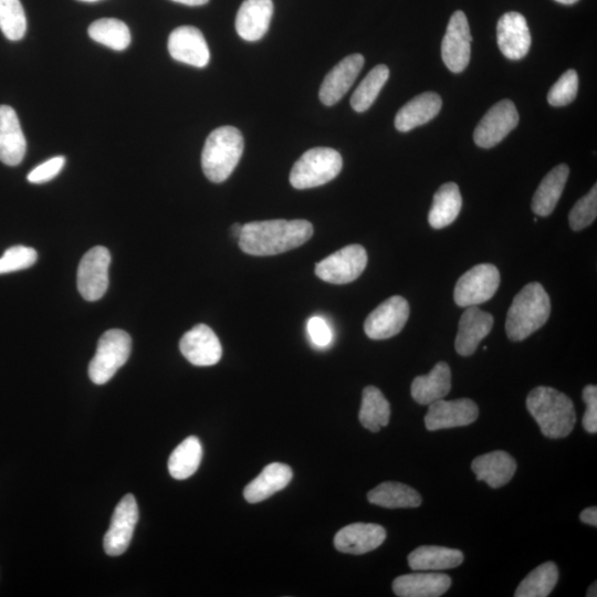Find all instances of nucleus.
Returning a JSON list of instances; mask_svg holds the SVG:
<instances>
[{
	"mask_svg": "<svg viewBox=\"0 0 597 597\" xmlns=\"http://www.w3.org/2000/svg\"><path fill=\"white\" fill-rule=\"evenodd\" d=\"M37 259V251L33 248L25 246L9 248L5 251L4 256L0 258V275L33 267Z\"/></svg>",
	"mask_w": 597,
	"mask_h": 597,
	"instance_id": "40",
	"label": "nucleus"
},
{
	"mask_svg": "<svg viewBox=\"0 0 597 597\" xmlns=\"http://www.w3.org/2000/svg\"><path fill=\"white\" fill-rule=\"evenodd\" d=\"M169 51L174 60L196 68L206 67L211 59V52L202 31L192 26H183L172 31Z\"/></svg>",
	"mask_w": 597,
	"mask_h": 597,
	"instance_id": "16",
	"label": "nucleus"
},
{
	"mask_svg": "<svg viewBox=\"0 0 597 597\" xmlns=\"http://www.w3.org/2000/svg\"><path fill=\"white\" fill-rule=\"evenodd\" d=\"M389 78L390 69L385 65L372 69L353 93L351 98L353 110L359 113L369 110Z\"/></svg>",
	"mask_w": 597,
	"mask_h": 597,
	"instance_id": "36",
	"label": "nucleus"
},
{
	"mask_svg": "<svg viewBox=\"0 0 597 597\" xmlns=\"http://www.w3.org/2000/svg\"><path fill=\"white\" fill-rule=\"evenodd\" d=\"M26 150L27 142L16 111L0 106V161L17 166L23 162Z\"/></svg>",
	"mask_w": 597,
	"mask_h": 597,
	"instance_id": "21",
	"label": "nucleus"
},
{
	"mask_svg": "<svg viewBox=\"0 0 597 597\" xmlns=\"http://www.w3.org/2000/svg\"><path fill=\"white\" fill-rule=\"evenodd\" d=\"M184 358L196 366H212L222 359L223 348L215 332L206 324H197L180 342Z\"/></svg>",
	"mask_w": 597,
	"mask_h": 597,
	"instance_id": "15",
	"label": "nucleus"
},
{
	"mask_svg": "<svg viewBox=\"0 0 597 597\" xmlns=\"http://www.w3.org/2000/svg\"><path fill=\"white\" fill-rule=\"evenodd\" d=\"M463 198L459 187L455 183H446L436 192L428 222L435 229H443L452 225L460 211H462Z\"/></svg>",
	"mask_w": 597,
	"mask_h": 597,
	"instance_id": "30",
	"label": "nucleus"
},
{
	"mask_svg": "<svg viewBox=\"0 0 597 597\" xmlns=\"http://www.w3.org/2000/svg\"><path fill=\"white\" fill-rule=\"evenodd\" d=\"M519 113L510 100H502L495 104L477 125L474 133L475 143L479 148L491 149L517 128Z\"/></svg>",
	"mask_w": 597,
	"mask_h": 597,
	"instance_id": "10",
	"label": "nucleus"
},
{
	"mask_svg": "<svg viewBox=\"0 0 597 597\" xmlns=\"http://www.w3.org/2000/svg\"><path fill=\"white\" fill-rule=\"evenodd\" d=\"M470 27L462 10L450 18L442 43V58L446 67L454 72H463L469 65L471 55Z\"/></svg>",
	"mask_w": 597,
	"mask_h": 597,
	"instance_id": "13",
	"label": "nucleus"
},
{
	"mask_svg": "<svg viewBox=\"0 0 597 597\" xmlns=\"http://www.w3.org/2000/svg\"><path fill=\"white\" fill-rule=\"evenodd\" d=\"M499 286L500 272L496 266H475L457 282L454 292L456 305L462 308L479 306L494 297Z\"/></svg>",
	"mask_w": 597,
	"mask_h": 597,
	"instance_id": "7",
	"label": "nucleus"
},
{
	"mask_svg": "<svg viewBox=\"0 0 597 597\" xmlns=\"http://www.w3.org/2000/svg\"><path fill=\"white\" fill-rule=\"evenodd\" d=\"M0 30L12 41L25 37L27 18L20 0H0Z\"/></svg>",
	"mask_w": 597,
	"mask_h": 597,
	"instance_id": "37",
	"label": "nucleus"
},
{
	"mask_svg": "<svg viewBox=\"0 0 597 597\" xmlns=\"http://www.w3.org/2000/svg\"><path fill=\"white\" fill-rule=\"evenodd\" d=\"M494 317L477 306L468 307L459 321L455 348L459 355H473L494 328Z\"/></svg>",
	"mask_w": 597,
	"mask_h": 597,
	"instance_id": "20",
	"label": "nucleus"
},
{
	"mask_svg": "<svg viewBox=\"0 0 597 597\" xmlns=\"http://www.w3.org/2000/svg\"><path fill=\"white\" fill-rule=\"evenodd\" d=\"M343 160L338 151L316 148L303 154L293 165L290 183L297 190L318 187L334 180L342 171Z\"/></svg>",
	"mask_w": 597,
	"mask_h": 597,
	"instance_id": "5",
	"label": "nucleus"
},
{
	"mask_svg": "<svg viewBox=\"0 0 597 597\" xmlns=\"http://www.w3.org/2000/svg\"><path fill=\"white\" fill-rule=\"evenodd\" d=\"M368 265V253L360 245L344 247L320 261L316 275L333 285H345L358 279Z\"/></svg>",
	"mask_w": 597,
	"mask_h": 597,
	"instance_id": "8",
	"label": "nucleus"
},
{
	"mask_svg": "<svg viewBox=\"0 0 597 597\" xmlns=\"http://www.w3.org/2000/svg\"><path fill=\"white\" fill-rule=\"evenodd\" d=\"M203 447L195 436L185 439L178 445L169 459V471L177 480L192 477L202 463Z\"/></svg>",
	"mask_w": 597,
	"mask_h": 597,
	"instance_id": "33",
	"label": "nucleus"
},
{
	"mask_svg": "<svg viewBox=\"0 0 597 597\" xmlns=\"http://www.w3.org/2000/svg\"><path fill=\"white\" fill-rule=\"evenodd\" d=\"M550 297L539 282H531L513 299L507 314L506 331L513 342L527 339L550 318Z\"/></svg>",
	"mask_w": 597,
	"mask_h": 597,
	"instance_id": "3",
	"label": "nucleus"
},
{
	"mask_svg": "<svg viewBox=\"0 0 597 597\" xmlns=\"http://www.w3.org/2000/svg\"><path fill=\"white\" fill-rule=\"evenodd\" d=\"M359 418L362 426L372 433H379L382 427L389 425L391 406L377 387H365Z\"/></svg>",
	"mask_w": 597,
	"mask_h": 597,
	"instance_id": "32",
	"label": "nucleus"
},
{
	"mask_svg": "<svg viewBox=\"0 0 597 597\" xmlns=\"http://www.w3.org/2000/svg\"><path fill=\"white\" fill-rule=\"evenodd\" d=\"M464 562V554L456 549L424 546L408 555V564L413 571L435 572L455 569Z\"/></svg>",
	"mask_w": 597,
	"mask_h": 597,
	"instance_id": "29",
	"label": "nucleus"
},
{
	"mask_svg": "<svg viewBox=\"0 0 597 597\" xmlns=\"http://www.w3.org/2000/svg\"><path fill=\"white\" fill-rule=\"evenodd\" d=\"M111 254L108 248L97 246L82 257L77 284L80 295L87 301H98L109 288Z\"/></svg>",
	"mask_w": 597,
	"mask_h": 597,
	"instance_id": "9",
	"label": "nucleus"
},
{
	"mask_svg": "<svg viewBox=\"0 0 597 597\" xmlns=\"http://www.w3.org/2000/svg\"><path fill=\"white\" fill-rule=\"evenodd\" d=\"M79 2L96 3V2H99V0H79Z\"/></svg>",
	"mask_w": 597,
	"mask_h": 597,
	"instance_id": "49",
	"label": "nucleus"
},
{
	"mask_svg": "<svg viewBox=\"0 0 597 597\" xmlns=\"http://www.w3.org/2000/svg\"><path fill=\"white\" fill-rule=\"evenodd\" d=\"M131 349L132 340L127 332L113 329L104 333L89 365L90 380L97 385L108 383L127 363Z\"/></svg>",
	"mask_w": 597,
	"mask_h": 597,
	"instance_id": "6",
	"label": "nucleus"
},
{
	"mask_svg": "<svg viewBox=\"0 0 597 597\" xmlns=\"http://www.w3.org/2000/svg\"><path fill=\"white\" fill-rule=\"evenodd\" d=\"M292 477V469L288 465L270 464L246 486L244 497L249 504H258L285 489L290 484Z\"/></svg>",
	"mask_w": 597,
	"mask_h": 597,
	"instance_id": "27",
	"label": "nucleus"
},
{
	"mask_svg": "<svg viewBox=\"0 0 597 597\" xmlns=\"http://www.w3.org/2000/svg\"><path fill=\"white\" fill-rule=\"evenodd\" d=\"M139 521V507L133 495L124 496L113 512L110 529L104 536V551L110 557H119L129 549Z\"/></svg>",
	"mask_w": 597,
	"mask_h": 597,
	"instance_id": "11",
	"label": "nucleus"
},
{
	"mask_svg": "<svg viewBox=\"0 0 597 597\" xmlns=\"http://www.w3.org/2000/svg\"><path fill=\"white\" fill-rule=\"evenodd\" d=\"M471 469L480 481H485L491 488L504 487L515 476L517 463L515 458L502 450L475 458Z\"/></svg>",
	"mask_w": 597,
	"mask_h": 597,
	"instance_id": "25",
	"label": "nucleus"
},
{
	"mask_svg": "<svg viewBox=\"0 0 597 597\" xmlns=\"http://www.w3.org/2000/svg\"><path fill=\"white\" fill-rule=\"evenodd\" d=\"M597 216V186L594 185L590 193L574 205L569 215V223L574 232H580L589 227Z\"/></svg>",
	"mask_w": 597,
	"mask_h": 597,
	"instance_id": "39",
	"label": "nucleus"
},
{
	"mask_svg": "<svg viewBox=\"0 0 597 597\" xmlns=\"http://www.w3.org/2000/svg\"><path fill=\"white\" fill-rule=\"evenodd\" d=\"M364 57L359 54L344 58L324 78L320 89V100L324 106L337 104L353 86L364 66Z\"/></svg>",
	"mask_w": 597,
	"mask_h": 597,
	"instance_id": "18",
	"label": "nucleus"
},
{
	"mask_svg": "<svg viewBox=\"0 0 597 597\" xmlns=\"http://www.w3.org/2000/svg\"><path fill=\"white\" fill-rule=\"evenodd\" d=\"M428 406L425 425L429 432L468 426L475 423L479 417L477 404L469 398L455 401L441 400Z\"/></svg>",
	"mask_w": 597,
	"mask_h": 597,
	"instance_id": "14",
	"label": "nucleus"
},
{
	"mask_svg": "<svg viewBox=\"0 0 597 597\" xmlns=\"http://www.w3.org/2000/svg\"><path fill=\"white\" fill-rule=\"evenodd\" d=\"M596 588H597V585H596V582H595V583H593V584L590 586V589H589V591H588V594H586V595H588L589 597H596V596H597V591H596Z\"/></svg>",
	"mask_w": 597,
	"mask_h": 597,
	"instance_id": "47",
	"label": "nucleus"
},
{
	"mask_svg": "<svg viewBox=\"0 0 597 597\" xmlns=\"http://www.w3.org/2000/svg\"><path fill=\"white\" fill-rule=\"evenodd\" d=\"M559 581L557 564L546 562L528 574L516 591V597H547Z\"/></svg>",
	"mask_w": 597,
	"mask_h": 597,
	"instance_id": "35",
	"label": "nucleus"
},
{
	"mask_svg": "<svg viewBox=\"0 0 597 597\" xmlns=\"http://www.w3.org/2000/svg\"><path fill=\"white\" fill-rule=\"evenodd\" d=\"M410 318L406 299L394 296L377 307L364 323V331L372 340H386L400 333Z\"/></svg>",
	"mask_w": 597,
	"mask_h": 597,
	"instance_id": "12",
	"label": "nucleus"
},
{
	"mask_svg": "<svg viewBox=\"0 0 597 597\" xmlns=\"http://www.w3.org/2000/svg\"><path fill=\"white\" fill-rule=\"evenodd\" d=\"M442 107V98L437 93H422L397 112L395 128L400 132H410L436 118Z\"/></svg>",
	"mask_w": 597,
	"mask_h": 597,
	"instance_id": "24",
	"label": "nucleus"
},
{
	"mask_svg": "<svg viewBox=\"0 0 597 597\" xmlns=\"http://www.w3.org/2000/svg\"><path fill=\"white\" fill-rule=\"evenodd\" d=\"M452 585L447 574L415 571L398 576L393 582V591L400 597H438L444 595Z\"/></svg>",
	"mask_w": 597,
	"mask_h": 597,
	"instance_id": "23",
	"label": "nucleus"
},
{
	"mask_svg": "<svg viewBox=\"0 0 597 597\" xmlns=\"http://www.w3.org/2000/svg\"><path fill=\"white\" fill-rule=\"evenodd\" d=\"M274 16L272 0H245L236 17L237 34L247 41L263 38Z\"/></svg>",
	"mask_w": 597,
	"mask_h": 597,
	"instance_id": "22",
	"label": "nucleus"
},
{
	"mask_svg": "<svg viewBox=\"0 0 597 597\" xmlns=\"http://www.w3.org/2000/svg\"><path fill=\"white\" fill-rule=\"evenodd\" d=\"M372 505L387 509L417 508L422 505V497L410 486L401 483H383L369 492Z\"/></svg>",
	"mask_w": 597,
	"mask_h": 597,
	"instance_id": "31",
	"label": "nucleus"
},
{
	"mask_svg": "<svg viewBox=\"0 0 597 597\" xmlns=\"http://www.w3.org/2000/svg\"><path fill=\"white\" fill-rule=\"evenodd\" d=\"M450 390H452V371L446 362H439L429 374L416 377L411 392L416 403L431 405L444 400Z\"/></svg>",
	"mask_w": 597,
	"mask_h": 597,
	"instance_id": "26",
	"label": "nucleus"
},
{
	"mask_svg": "<svg viewBox=\"0 0 597 597\" xmlns=\"http://www.w3.org/2000/svg\"><path fill=\"white\" fill-rule=\"evenodd\" d=\"M527 408L544 436L551 439L568 437L576 423L571 398L552 387L539 386L527 398Z\"/></svg>",
	"mask_w": 597,
	"mask_h": 597,
	"instance_id": "2",
	"label": "nucleus"
},
{
	"mask_svg": "<svg viewBox=\"0 0 597 597\" xmlns=\"http://www.w3.org/2000/svg\"><path fill=\"white\" fill-rule=\"evenodd\" d=\"M232 232H233V235L239 239L240 235H242V232H243V225H240V224L233 225Z\"/></svg>",
	"mask_w": 597,
	"mask_h": 597,
	"instance_id": "46",
	"label": "nucleus"
},
{
	"mask_svg": "<svg viewBox=\"0 0 597 597\" xmlns=\"http://www.w3.org/2000/svg\"><path fill=\"white\" fill-rule=\"evenodd\" d=\"M312 235L313 226L305 219H276L243 225L238 244L247 255L276 256L306 244Z\"/></svg>",
	"mask_w": 597,
	"mask_h": 597,
	"instance_id": "1",
	"label": "nucleus"
},
{
	"mask_svg": "<svg viewBox=\"0 0 597 597\" xmlns=\"http://www.w3.org/2000/svg\"><path fill=\"white\" fill-rule=\"evenodd\" d=\"M175 3H180L186 6H202L209 2V0H173Z\"/></svg>",
	"mask_w": 597,
	"mask_h": 597,
	"instance_id": "45",
	"label": "nucleus"
},
{
	"mask_svg": "<svg viewBox=\"0 0 597 597\" xmlns=\"http://www.w3.org/2000/svg\"><path fill=\"white\" fill-rule=\"evenodd\" d=\"M555 2H558L563 5H573L575 3H578L579 0H555Z\"/></svg>",
	"mask_w": 597,
	"mask_h": 597,
	"instance_id": "48",
	"label": "nucleus"
},
{
	"mask_svg": "<svg viewBox=\"0 0 597 597\" xmlns=\"http://www.w3.org/2000/svg\"><path fill=\"white\" fill-rule=\"evenodd\" d=\"M245 148L242 132L222 127L209 134L202 153L204 174L213 183H223L232 175Z\"/></svg>",
	"mask_w": 597,
	"mask_h": 597,
	"instance_id": "4",
	"label": "nucleus"
},
{
	"mask_svg": "<svg viewBox=\"0 0 597 597\" xmlns=\"http://www.w3.org/2000/svg\"><path fill=\"white\" fill-rule=\"evenodd\" d=\"M579 76L575 70L564 72L561 78L554 83L548 93V102L552 107L568 106L578 96Z\"/></svg>",
	"mask_w": 597,
	"mask_h": 597,
	"instance_id": "38",
	"label": "nucleus"
},
{
	"mask_svg": "<svg viewBox=\"0 0 597 597\" xmlns=\"http://www.w3.org/2000/svg\"><path fill=\"white\" fill-rule=\"evenodd\" d=\"M386 536V530L375 523H353L335 534L334 547L342 553L361 555L381 547Z\"/></svg>",
	"mask_w": 597,
	"mask_h": 597,
	"instance_id": "19",
	"label": "nucleus"
},
{
	"mask_svg": "<svg viewBox=\"0 0 597 597\" xmlns=\"http://www.w3.org/2000/svg\"><path fill=\"white\" fill-rule=\"evenodd\" d=\"M583 401L585 402L586 412L583 416V427L586 432L596 434L597 432V387L588 385L583 390Z\"/></svg>",
	"mask_w": 597,
	"mask_h": 597,
	"instance_id": "43",
	"label": "nucleus"
},
{
	"mask_svg": "<svg viewBox=\"0 0 597 597\" xmlns=\"http://www.w3.org/2000/svg\"><path fill=\"white\" fill-rule=\"evenodd\" d=\"M497 41L502 55L510 60H521L528 55L532 40L525 16L510 12L499 19Z\"/></svg>",
	"mask_w": 597,
	"mask_h": 597,
	"instance_id": "17",
	"label": "nucleus"
},
{
	"mask_svg": "<svg viewBox=\"0 0 597 597\" xmlns=\"http://www.w3.org/2000/svg\"><path fill=\"white\" fill-rule=\"evenodd\" d=\"M570 169L567 164L555 166L546 177L543 178L536 194L532 199V211L534 214L547 217L557 207L561 195L567 185Z\"/></svg>",
	"mask_w": 597,
	"mask_h": 597,
	"instance_id": "28",
	"label": "nucleus"
},
{
	"mask_svg": "<svg viewBox=\"0 0 597 597\" xmlns=\"http://www.w3.org/2000/svg\"><path fill=\"white\" fill-rule=\"evenodd\" d=\"M311 342L319 349H326L333 341V332L329 323L321 317H312L307 326Z\"/></svg>",
	"mask_w": 597,
	"mask_h": 597,
	"instance_id": "42",
	"label": "nucleus"
},
{
	"mask_svg": "<svg viewBox=\"0 0 597 597\" xmlns=\"http://www.w3.org/2000/svg\"><path fill=\"white\" fill-rule=\"evenodd\" d=\"M65 164L66 159L64 156L52 157V159L38 165L36 169L31 171L27 176L28 181L33 184H43L54 180L64 169Z\"/></svg>",
	"mask_w": 597,
	"mask_h": 597,
	"instance_id": "41",
	"label": "nucleus"
},
{
	"mask_svg": "<svg viewBox=\"0 0 597 597\" xmlns=\"http://www.w3.org/2000/svg\"><path fill=\"white\" fill-rule=\"evenodd\" d=\"M580 519L586 525L597 527V508L590 507L581 512Z\"/></svg>",
	"mask_w": 597,
	"mask_h": 597,
	"instance_id": "44",
	"label": "nucleus"
},
{
	"mask_svg": "<svg viewBox=\"0 0 597 597\" xmlns=\"http://www.w3.org/2000/svg\"><path fill=\"white\" fill-rule=\"evenodd\" d=\"M88 31L92 40L113 50L123 51L131 45L130 29L118 19H99Z\"/></svg>",
	"mask_w": 597,
	"mask_h": 597,
	"instance_id": "34",
	"label": "nucleus"
}]
</instances>
